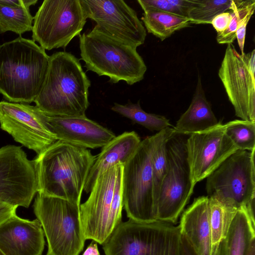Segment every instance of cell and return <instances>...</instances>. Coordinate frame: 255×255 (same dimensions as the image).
I'll return each instance as SVG.
<instances>
[{
    "instance_id": "6da1fadb",
    "label": "cell",
    "mask_w": 255,
    "mask_h": 255,
    "mask_svg": "<svg viewBox=\"0 0 255 255\" xmlns=\"http://www.w3.org/2000/svg\"><path fill=\"white\" fill-rule=\"evenodd\" d=\"M96 157L87 148L57 140L33 160L37 192L80 205L85 182Z\"/></svg>"
},
{
    "instance_id": "7a4b0ae2",
    "label": "cell",
    "mask_w": 255,
    "mask_h": 255,
    "mask_svg": "<svg viewBox=\"0 0 255 255\" xmlns=\"http://www.w3.org/2000/svg\"><path fill=\"white\" fill-rule=\"evenodd\" d=\"M90 86L79 59L69 52H57L49 57L44 82L34 102L49 115L84 116Z\"/></svg>"
},
{
    "instance_id": "3957f363",
    "label": "cell",
    "mask_w": 255,
    "mask_h": 255,
    "mask_svg": "<svg viewBox=\"0 0 255 255\" xmlns=\"http://www.w3.org/2000/svg\"><path fill=\"white\" fill-rule=\"evenodd\" d=\"M49 57L32 40L21 36L0 44V93L9 102H34L44 82Z\"/></svg>"
},
{
    "instance_id": "277c9868",
    "label": "cell",
    "mask_w": 255,
    "mask_h": 255,
    "mask_svg": "<svg viewBox=\"0 0 255 255\" xmlns=\"http://www.w3.org/2000/svg\"><path fill=\"white\" fill-rule=\"evenodd\" d=\"M79 47L87 71L107 76L112 83L132 85L144 78L146 66L132 45L93 28L79 35Z\"/></svg>"
},
{
    "instance_id": "5b68a950",
    "label": "cell",
    "mask_w": 255,
    "mask_h": 255,
    "mask_svg": "<svg viewBox=\"0 0 255 255\" xmlns=\"http://www.w3.org/2000/svg\"><path fill=\"white\" fill-rule=\"evenodd\" d=\"M175 133L173 128L169 127L146 137L123 165V199L129 220L143 223L157 221L153 200L152 156L156 147Z\"/></svg>"
},
{
    "instance_id": "8992f818",
    "label": "cell",
    "mask_w": 255,
    "mask_h": 255,
    "mask_svg": "<svg viewBox=\"0 0 255 255\" xmlns=\"http://www.w3.org/2000/svg\"><path fill=\"white\" fill-rule=\"evenodd\" d=\"M123 165H115L100 175L87 200L80 206L86 240L103 245L122 222Z\"/></svg>"
},
{
    "instance_id": "52a82bcc",
    "label": "cell",
    "mask_w": 255,
    "mask_h": 255,
    "mask_svg": "<svg viewBox=\"0 0 255 255\" xmlns=\"http://www.w3.org/2000/svg\"><path fill=\"white\" fill-rule=\"evenodd\" d=\"M36 194L33 211L47 241L46 255H79L86 240L80 205L40 192Z\"/></svg>"
},
{
    "instance_id": "ba28073f",
    "label": "cell",
    "mask_w": 255,
    "mask_h": 255,
    "mask_svg": "<svg viewBox=\"0 0 255 255\" xmlns=\"http://www.w3.org/2000/svg\"><path fill=\"white\" fill-rule=\"evenodd\" d=\"M179 225L156 221L121 222L103 245L105 255H180Z\"/></svg>"
},
{
    "instance_id": "9c48e42d",
    "label": "cell",
    "mask_w": 255,
    "mask_h": 255,
    "mask_svg": "<svg viewBox=\"0 0 255 255\" xmlns=\"http://www.w3.org/2000/svg\"><path fill=\"white\" fill-rule=\"evenodd\" d=\"M187 135L175 133L166 143V172L155 210L157 220L176 224L194 186L187 158Z\"/></svg>"
},
{
    "instance_id": "30bf717a",
    "label": "cell",
    "mask_w": 255,
    "mask_h": 255,
    "mask_svg": "<svg viewBox=\"0 0 255 255\" xmlns=\"http://www.w3.org/2000/svg\"><path fill=\"white\" fill-rule=\"evenodd\" d=\"M255 150L238 149L208 176V196L236 210L255 202Z\"/></svg>"
},
{
    "instance_id": "8fae6325",
    "label": "cell",
    "mask_w": 255,
    "mask_h": 255,
    "mask_svg": "<svg viewBox=\"0 0 255 255\" xmlns=\"http://www.w3.org/2000/svg\"><path fill=\"white\" fill-rule=\"evenodd\" d=\"M87 19L80 0H45L33 17L32 40L44 50L65 48Z\"/></svg>"
},
{
    "instance_id": "7c38bea8",
    "label": "cell",
    "mask_w": 255,
    "mask_h": 255,
    "mask_svg": "<svg viewBox=\"0 0 255 255\" xmlns=\"http://www.w3.org/2000/svg\"><path fill=\"white\" fill-rule=\"evenodd\" d=\"M94 28L135 47L143 44L146 32L135 11L123 0H80Z\"/></svg>"
},
{
    "instance_id": "4fadbf2b",
    "label": "cell",
    "mask_w": 255,
    "mask_h": 255,
    "mask_svg": "<svg viewBox=\"0 0 255 255\" xmlns=\"http://www.w3.org/2000/svg\"><path fill=\"white\" fill-rule=\"evenodd\" d=\"M37 192L33 160L22 148L7 145L0 148V200L28 208Z\"/></svg>"
},
{
    "instance_id": "5bb4252c",
    "label": "cell",
    "mask_w": 255,
    "mask_h": 255,
    "mask_svg": "<svg viewBox=\"0 0 255 255\" xmlns=\"http://www.w3.org/2000/svg\"><path fill=\"white\" fill-rule=\"evenodd\" d=\"M237 117L255 122V72L249 65L247 54H240L228 44L218 72Z\"/></svg>"
},
{
    "instance_id": "9a60e30c",
    "label": "cell",
    "mask_w": 255,
    "mask_h": 255,
    "mask_svg": "<svg viewBox=\"0 0 255 255\" xmlns=\"http://www.w3.org/2000/svg\"><path fill=\"white\" fill-rule=\"evenodd\" d=\"M221 122L204 131L189 135L186 146L193 183L207 178L238 149L225 132Z\"/></svg>"
},
{
    "instance_id": "2e32d148",
    "label": "cell",
    "mask_w": 255,
    "mask_h": 255,
    "mask_svg": "<svg viewBox=\"0 0 255 255\" xmlns=\"http://www.w3.org/2000/svg\"><path fill=\"white\" fill-rule=\"evenodd\" d=\"M0 125L15 141L37 155L57 140L37 117L35 106L28 104L0 102Z\"/></svg>"
},
{
    "instance_id": "e0dca14e",
    "label": "cell",
    "mask_w": 255,
    "mask_h": 255,
    "mask_svg": "<svg viewBox=\"0 0 255 255\" xmlns=\"http://www.w3.org/2000/svg\"><path fill=\"white\" fill-rule=\"evenodd\" d=\"M38 119L56 137L57 140L83 147H102L116 137L111 130L88 118L60 117L46 114L35 106Z\"/></svg>"
},
{
    "instance_id": "ac0fdd59",
    "label": "cell",
    "mask_w": 255,
    "mask_h": 255,
    "mask_svg": "<svg viewBox=\"0 0 255 255\" xmlns=\"http://www.w3.org/2000/svg\"><path fill=\"white\" fill-rule=\"evenodd\" d=\"M45 245L39 221L14 214L0 225V250L4 255H42Z\"/></svg>"
},
{
    "instance_id": "d6986e66",
    "label": "cell",
    "mask_w": 255,
    "mask_h": 255,
    "mask_svg": "<svg viewBox=\"0 0 255 255\" xmlns=\"http://www.w3.org/2000/svg\"><path fill=\"white\" fill-rule=\"evenodd\" d=\"M140 142L139 136L135 131H126L116 136L102 147L90 169L84 191L87 193L90 192L98 177L108 169L119 164L124 165Z\"/></svg>"
},
{
    "instance_id": "ffe728a7",
    "label": "cell",
    "mask_w": 255,
    "mask_h": 255,
    "mask_svg": "<svg viewBox=\"0 0 255 255\" xmlns=\"http://www.w3.org/2000/svg\"><path fill=\"white\" fill-rule=\"evenodd\" d=\"M208 196L195 199L182 214L179 225L181 234L199 255H211V242L208 217Z\"/></svg>"
},
{
    "instance_id": "44dd1931",
    "label": "cell",
    "mask_w": 255,
    "mask_h": 255,
    "mask_svg": "<svg viewBox=\"0 0 255 255\" xmlns=\"http://www.w3.org/2000/svg\"><path fill=\"white\" fill-rule=\"evenodd\" d=\"M219 123L206 99L199 75L191 102L173 129L176 133L190 135L210 129Z\"/></svg>"
},
{
    "instance_id": "7402d4cb",
    "label": "cell",
    "mask_w": 255,
    "mask_h": 255,
    "mask_svg": "<svg viewBox=\"0 0 255 255\" xmlns=\"http://www.w3.org/2000/svg\"><path fill=\"white\" fill-rule=\"evenodd\" d=\"M255 238V221L245 207L239 209L226 237L221 242L216 255H245Z\"/></svg>"
},
{
    "instance_id": "603a6c76",
    "label": "cell",
    "mask_w": 255,
    "mask_h": 255,
    "mask_svg": "<svg viewBox=\"0 0 255 255\" xmlns=\"http://www.w3.org/2000/svg\"><path fill=\"white\" fill-rule=\"evenodd\" d=\"M141 20L147 31L161 41L191 24L188 18L152 10L144 11Z\"/></svg>"
},
{
    "instance_id": "cb8c5ba5",
    "label": "cell",
    "mask_w": 255,
    "mask_h": 255,
    "mask_svg": "<svg viewBox=\"0 0 255 255\" xmlns=\"http://www.w3.org/2000/svg\"><path fill=\"white\" fill-rule=\"evenodd\" d=\"M237 211L226 207L216 199L209 197L208 217L211 242V255H217L219 246L228 233Z\"/></svg>"
},
{
    "instance_id": "d4e9b609",
    "label": "cell",
    "mask_w": 255,
    "mask_h": 255,
    "mask_svg": "<svg viewBox=\"0 0 255 255\" xmlns=\"http://www.w3.org/2000/svg\"><path fill=\"white\" fill-rule=\"evenodd\" d=\"M111 110L151 131L159 132L169 127L173 128L169 120L163 116L148 113L141 108L139 101L126 105L115 103Z\"/></svg>"
},
{
    "instance_id": "484cf974",
    "label": "cell",
    "mask_w": 255,
    "mask_h": 255,
    "mask_svg": "<svg viewBox=\"0 0 255 255\" xmlns=\"http://www.w3.org/2000/svg\"><path fill=\"white\" fill-rule=\"evenodd\" d=\"M33 17L23 4L11 7L0 4V33L12 31L21 35L32 31Z\"/></svg>"
},
{
    "instance_id": "4316f807",
    "label": "cell",
    "mask_w": 255,
    "mask_h": 255,
    "mask_svg": "<svg viewBox=\"0 0 255 255\" xmlns=\"http://www.w3.org/2000/svg\"><path fill=\"white\" fill-rule=\"evenodd\" d=\"M225 132L238 149L255 150V122L230 121L226 123Z\"/></svg>"
},
{
    "instance_id": "83f0119b",
    "label": "cell",
    "mask_w": 255,
    "mask_h": 255,
    "mask_svg": "<svg viewBox=\"0 0 255 255\" xmlns=\"http://www.w3.org/2000/svg\"><path fill=\"white\" fill-rule=\"evenodd\" d=\"M255 0H232L229 10L232 19L228 28L223 32L217 33L216 39L219 44H232L236 38V32L242 20L249 14L254 13Z\"/></svg>"
},
{
    "instance_id": "f1b7e54d",
    "label": "cell",
    "mask_w": 255,
    "mask_h": 255,
    "mask_svg": "<svg viewBox=\"0 0 255 255\" xmlns=\"http://www.w3.org/2000/svg\"><path fill=\"white\" fill-rule=\"evenodd\" d=\"M232 0H199L188 14L191 24H211L218 14L229 10Z\"/></svg>"
},
{
    "instance_id": "f546056e",
    "label": "cell",
    "mask_w": 255,
    "mask_h": 255,
    "mask_svg": "<svg viewBox=\"0 0 255 255\" xmlns=\"http://www.w3.org/2000/svg\"><path fill=\"white\" fill-rule=\"evenodd\" d=\"M143 10L161 11L188 18L190 11L199 4V0H137Z\"/></svg>"
},
{
    "instance_id": "4dcf8cb0",
    "label": "cell",
    "mask_w": 255,
    "mask_h": 255,
    "mask_svg": "<svg viewBox=\"0 0 255 255\" xmlns=\"http://www.w3.org/2000/svg\"><path fill=\"white\" fill-rule=\"evenodd\" d=\"M168 139L163 141L156 147L152 156L153 192L154 209L159 195L162 182L166 172V143Z\"/></svg>"
},
{
    "instance_id": "1f68e13d",
    "label": "cell",
    "mask_w": 255,
    "mask_h": 255,
    "mask_svg": "<svg viewBox=\"0 0 255 255\" xmlns=\"http://www.w3.org/2000/svg\"><path fill=\"white\" fill-rule=\"evenodd\" d=\"M232 19L230 11H225L216 15L211 21L217 33L224 32L229 26Z\"/></svg>"
},
{
    "instance_id": "d6a6232c",
    "label": "cell",
    "mask_w": 255,
    "mask_h": 255,
    "mask_svg": "<svg viewBox=\"0 0 255 255\" xmlns=\"http://www.w3.org/2000/svg\"><path fill=\"white\" fill-rule=\"evenodd\" d=\"M254 13L247 15L239 24L236 32V38L237 39L239 46L241 51V54L244 53V45L246 33L247 25Z\"/></svg>"
},
{
    "instance_id": "836d02e7",
    "label": "cell",
    "mask_w": 255,
    "mask_h": 255,
    "mask_svg": "<svg viewBox=\"0 0 255 255\" xmlns=\"http://www.w3.org/2000/svg\"><path fill=\"white\" fill-rule=\"evenodd\" d=\"M17 207L0 200V225L16 214Z\"/></svg>"
},
{
    "instance_id": "e575fe53",
    "label": "cell",
    "mask_w": 255,
    "mask_h": 255,
    "mask_svg": "<svg viewBox=\"0 0 255 255\" xmlns=\"http://www.w3.org/2000/svg\"><path fill=\"white\" fill-rule=\"evenodd\" d=\"M180 255H199L187 239L181 235Z\"/></svg>"
},
{
    "instance_id": "d590c367",
    "label": "cell",
    "mask_w": 255,
    "mask_h": 255,
    "mask_svg": "<svg viewBox=\"0 0 255 255\" xmlns=\"http://www.w3.org/2000/svg\"><path fill=\"white\" fill-rule=\"evenodd\" d=\"M97 243L92 240L82 255H100Z\"/></svg>"
},
{
    "instance_id": "8d00e7d4",
    "label": "cell",
    "mask_w": 255,
    "mask_h": 255,
    "mask_svg": "<svg viewBox=\"0 0 255 255\" xmlns=\"http://www.w3.org/2000/svg\"><path fill=\"white\" fill-rule=\"evenodd\" d=\"M0 4L11 7H18L22 5V0H0Z\"/></svg>"
},
{
    "instance_id": "74e56055",
    "label": "cell",
    "mask_w": 255,
    "mask_h": 255,
    "mask_svg": "<svg viewBox=\"0 0 255 255\" xmlns=\"http://www.w3.org/2000/svg\"><path fill=\"white\" fill-rule=\"evenodd\" d=\"M245 255H255V238L250 243Z\"/></svg>"
},
{
    "instance_id": "f35d334b",
    "label": "cell",
    "mask_w": 255,
    "mask_h": 255,
    "mask_svg": "<svg viewBox=\"0 0 255 255\" xmlns=\"http://www.w3.org/2000/svg\"><path fill=\"white\" fill-rule=\"evenodd\" d=\"M23 5L29 9L30 6L35 5L37 2V0H22Z\"/></svg>"
},
{
    "instance_id": "ab89813d",
    "label": "cell",
    "mask_w": 255,
    "mask_h": 255,
    "mask_svg": "<svg viewBox=\"0 0 255 255\" xmlns=\"http://www.w3.org/2000/svg\"><path fill=\"white\" fill-rule=\"evenodd\" d=\"M0 255H4L0 250Z\"/></svg>"
}]
</instances>
